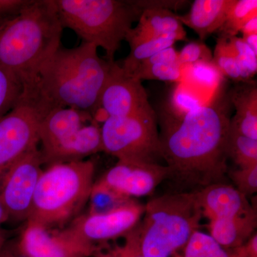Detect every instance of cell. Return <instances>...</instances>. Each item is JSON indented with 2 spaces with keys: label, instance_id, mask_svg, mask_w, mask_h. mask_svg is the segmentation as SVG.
Wrapping results in <instances>:
<instances>
[{
  "label": "cell",
  "instance_id": "ac0fdd59",
  "mask_svg": "<svg viewBox=\"0 0 257 257\" xmlns=\"http://www.w3.org/2000/svg\"><path fill=\"white\" fill-rule=\"evenodd\" d=\"M233 3L234 0H195L189 13L178 15V19L203 41L219 31Z\"/></svg>",
  "mask_w": 257,
  "mask_h": 257
},
{
  "label": "cell",
  "instance_id": "603a6c76",
  "mask_svg": "<svg viewBox=\"0 0 257 257\" xmlns=\"http://www.w3.org/2000/svg\"><path fill=\"white\" fill-rule=\"evenodd\" d=\"M257 16L256 0H234L224 24L219 29L221 37L236 36L243 25Z\"/></svg>",
  "mask_w": 257,
  "mask_h": 257
},
{
  "label": "cell",
  "instance_id": "836d02e7",
  "mask_svg": "<svg viewBox=\"0 0 257 257\" xmlns=\"http://www.w3.org/2000/svg\"><path fill=\"white\" fill-rule=\"evenodd\" d=\"M138 226V225H137ZM137 226L124 235L123 246H118L107 253L109 257H143L140 251L139 235Z\"/></svg>",
  "mask_w": 257,
  "mask_h": 257
},
{
  "label": "cell",
  "instance_id": "9a60e30c",
  "mask_svg": "<svg viewBox=\"0 0 257 257\" xmlns=\"http://www.w3.org/2000/svg\"><path fill=\"white\" fill-rule=\"evenodd\" d=\"M40 152L43 163L48 165L84 160L103 152L101 125L94 119L72 136Z\"/></svg>",
  "mask_w": 257,
  "mask_h": 257
},
{
  "label": "cell",
  "instance_id": "d6986e66",
  "mask_svg": "<svg viewBox=\"0 0 257 257\" xmlns=\"http://www.w3.org/2000/svg\"><path fill=\"white\" fill-rule=\"evenodd\" d=\"M230 101L236 109L231 126L241 135L257 140V87L246 82L229 92Z\"/></svg>",
  "mask_w": 257,
  "mask_h": 257
},
{
  "label": "cell",
  "instance_id": "2e32d148",
  "mask_svg": "<svg viewBox=\"0 0 257 257\" xmlns=\"http://www.w3.org/2000/svg\"><path fill=\"white\" fill-rule=\"evenodd\" d=\"M94 119L89 111L74 108L51 109L42 118L39 128V138L42 145L40 150H48Z\"/></svg>",
  "mask_w": 257,
  "mask_h": 257
},
{
  "label": "cell",
  "instance_id": "8992f818",
  "mask_svg": "<svg viewBox=\"0 0 257 257\" xmlns=\"http://www.w3.org/2000/svg\"><path fill=\"white\" fill-rule=\"evenodd\" d=\"M64 28L72 30L83 42L101 47L106 60L114 62L121 42L143 10L137 1L52 0Z\"/></svg>",
  "mask_w": 257,
  "mask_h": 257
},
{
  "label": "cell",
  "instance_id": "4316f807",
  "mask_svg": "<svg viewBox=\"0 0 257 257\" xmlns=\"http://www.w3.org/2000/svg\"><path fill=\"white\" fill-rule=\"evenodd\" d=\"M212 62L223 76L233 80L241 81L239 64L226 37L220 36L216 40Z\"/></svg>",
  "mask_w": 257,
  "mask_h": 257
},
{
  "label": "cell",
  "instance_id": "8d00e7d4",
  "mask_svg": "<svg viewBox=\"0 0 257 257\" xmlns=\"http://www.w3.org/2000/svg\"><path fill=\"white\" fill-rule=\"evenodd\" d=\"M242 39L246 45L257 55V34L243 36Z\"/></svg>",
  "mask_w": 257,
  "mask_h": 257
},
{
  "label": "cell",
  "instance_id": "7a4b0ae2",
  "mask_svg": "<svg viewBox=\"0 0 257 257\" xmlns=\"http://www.w3.org/2000/svg\"><path fill=\"white\" fill-rule=\"evenodd\" d=\"M97 49L83 42L72 48L61 45L40 69L31 90L24 94L36 99L47 112L74 108L92 114L112 64L101 58Z\"/></svg>",
  "mask_w": 257,
  "mask_h": 257
},
{
  "label": "cell",
  "instance_id": "f546056e",
  "mask_svg": "<svg viewBox=\"0 0 257 257\" xmlns=\"http://www.w3.org/2000/svg\"><path fill=\"white\" fill-rule=\"evenodd\" d=\"M182 67L176 63L156 64L146 68L138 69L133 75L140 80H160L180 82L182 78Z\"/></svg>",
  "mask_w": 257,
  "mask_h": 257
},
{
  "label": "cell",
  "instance_id": "5bb4252c",
  "mask_svg": "<svg viewBox=\"0 0 257 257\" xmlns=\"http://www.w3.org/2000/svg\"><path fill=\"white\" fill-rule=\"evenodd\" d=\"M197 194L203 216L209 221L233 219L256 211L246 196L228 184H212Z\"/></svg>",
  "mask_w": 257,
  "mask_h": 257
},
{
  "label": "cell",
  "instance_id": "4dcf8cb0",
  "mask_svg": "<svg viewBox=\"0 0 257 257\" xmlns=\"http://www.w3.org/2000/svg\"><path fill=\"white\" fill-rule=\"evenodd\" d=\"M188 74L193 82L207 88L218 87L223 77V74L212 61L192 64Z\"/></svg>",
  "mask_w": 257,
  "mask_h": 257
},
{
  "label": "cell",
  "instance_id": "e0dca14e",
  "mask_svg": "<svg viewBox=\"0 0 257 257\" xmlns=\"http://www.w3.org/2000/svg\"><path fill=\"white\" fill-rule=\"evenodd\" d=\"M138 24L128 32L125 40L128 44L175 35L182 41L187 40V32L178 19V15L170 10L148 8L144 10Z\"/></svg>",
  "mask_w": 257,
  "mask_h": 257
},
{
  "label": "cell",
  "instance_id": "83f0119b",
  "mask_svg": "<svg viewBox=\"0 0 257 257\" xmlns=\"http://www.w3.org/2000/svg\"><path fill=\"white\" fill-rule=\"evenodd\" d=\"M23 94L22 84L12 74L0 68V117L20 102Z\"/></svg>",
  "mask_w": 257,
  "mask_h": 257
},
{
  "label": "cell",
  "instance_id": "f35d334b",
  "mask_svg": "<svg viewBox=\"0 0 257 257\" xmlns=\"http://www.w3.org/2000/svg\"><path fill=\"white\" fill-rule=\"evenodd\" d=\"M230 257H251L245 252L244 250L241 246L234 248L231 252H230Z\"/></svg>",
  "mask_w": 257,
  "mask_h": 257
},
{
  "label": "cell",
  "instance_id": "d4e9b609",
  "mask_svg": "<svg viewBox=\"0 0 257 257\" xmlns=\"http://www.w3.org/2000/svg\"><path fill=\"white\" fill-rule=\"evenodd\" d=\"M130 198L125 197L119 193L99 183L94 182L89 196V214H99L110 211L124 204Z\"/></svg>",
  "mask_w": 257,
  "mask_h": 257
},
{
  "label": "cell",
  "instance_id": "e575fe53",
  "mask_svg": "<svg viewBox=\"0 0 257 257\" xmlns=\"http://www.w3.org/2000/svg\"><path fill=\"white\" fill-rule=\"evenodd\" d=\"M178 62V52L175 50L174 46L169 47L165 50L160 51L158 53L155 54L147 60L143 61L141 63L139 64L136 69L134 71L146 68V67H150L156 64L162 63H176Z\"/></svg>",
  "mask_w": 257,
  "mask_h": 257
},
{
  "label": "cell",
  "instance_id": "4fadbf2b",
  "mask_svg": "<svg viewBox=\"0 0 257 257\" xmlns=\"http://www.w3.org/2000/svg\"><path fill=\"white\" fill-rule=\"evenodd\" d=\"M97 248L72 237L64 229H46L28 223L18 243L22 257H89Z\"/></svg>",
  "mask_w": 257,
  "mask_h": 257
},
{
  "label": "cell",
  "instance_id": "ffe728a7",
  "mask_svg": "<svg viewBox=\"0 0 257 257\" xmlns=\"http://www.w3.org/2000/svg\"><path fill=\"white\" fill-rule=\"evenodd\" d=\"M256 226V211L229 219L209 221L210 236L226 249L242 246L253 235Z\"/></svg>",
  "mask_w": 257,
  "mask_h": 257
},
{
  "label": "cell",
  "instance_id": "9c48e42d",
  "mask_svg": "<svg viewBox=\"0 0 257 257\" xmlns=\"http://www.w3.org/2000/svg\"><path fill=\"white\" fill-rule=\"evenodd\" d=\"M43 164L35 147L0 176V196L10 219L28 220Z\"/></svg>",
  "mask_w": 257,
  "mask_h": 257
},
{
  "label": "cell",
  "instance_id": "52a82bcc",
  "mask_svg": "<svg viewBox=\"0 0 257 257\" xmlns=\"http://www.w3.org/2000/svg\"><path fill=\"white\" fill-rule=\"evenodd\" d=\"M103 152L118 160L155 162L162 157L155 111L110 116L101 125Z\"/></svg>",
  "mask_w": 257,
  "mask_h": 257
},
{
  "label": "cell",
  "instance_id": "74e56055",
  "mask_svg": "<svg viewBox=\"0 0 257 257\" xmlns=\"http://www.w3.org/2000/svg\"><path fill=\"white\" fill-rule=\"evenodd\" d=\"M9 220V215H8V211L5 209L4 204H3V200H2L1 196H0V226Z\"/></svg>",
  "mask_w": 257,
  "mask_h": 257
},
{
  "label": "cell",
  "instance_id": "277c9868",
  "mask_svg": "<svg viewBox=\"0 0 257 257\" xmlns=\"http://www.w3.org/2000/svg\"><path fill=\"white\" fill-rule=\"evenodd\" d=\"M94 172L92 160L49 165L39 179L28 223L63 229L89 202Z\"/></svg>",
  "mask_w": 257,
  "mask_h": 257
},
{
  "label": "cell",
  "instance_id": "f1b7e54d",
  "mask_svg": "<svg viewBox=\"0 0 257 257\" xmlns=\"http://www.w3.org/2000/svg\"><path fill=\"white\" fill-rule=\"evenodd\" d=\"M228 41L234 51L239 64L241 81L248 82L257 72V55L243 41L236 36L228 37Z\"/></svg>",
  "mask_w": 257,
  "mask_h": 257
},
{
  "label": "cell",
  "instance_id": "60d3db41",
  "mask_svg": "<svg viewBox=\"0 0 257 257\" xmlns=\"http://www.w3.org/2000/svg\"><path fill=\"white\" fill-rule=\"evenodd\" d=\"M0 257H9V256H8V250H7L5 246L4 248H3V251H2V252L0 253Z\"/></svg>",
  "mask_w": 257,
  "mask_h": 257
},
{
  "label": "cell",
  "instance_id": "8fae6325",
  "mask_svg": "<svg viewBox=\"0 0 257 257\" xmlns=\"http://www.w3.org/2000/svg\"><path fill=\"white\" fill-rule=\"evenodd\" d=\"M145 206L133 199L110 211L87 213L71 222L66 231L84 244L96 248L95 243L124 236L140 223Z\"/></svg>",
  "mask_w": 257,
  "mask_h": 257
},
{
  "label": "cell",
  "instance_id": "7c38bea8",
  "mask_svg": "<svg viewBox=\"0 0 257 257\" xmlns=\"http://www.w3.org/2000/svg\"><path fill=\"white\" fill-rule=\"evenodd\" d=\"M167 166L155 162L118 160L97 181L125 197H143L152 194L157 186L168 179Z\"/></svg>",
  "mask_w": 257,
  "mask_h": 257
},
{
  "label": "cell",
  "instance_id": "d6a6232c",
  "mask_svg": "<svg viewBox=\"0 0 257 257\" xmlns=\"http://www.w3.org/2000/svg\"><path fill=\"white\" fill-rule=\"evenodd\" d=\"M230 176L235 188L246 197L257 192V165L232 171Z\"/></svg>",
  "mask_w": 257,
  "mask_h": 257
},
{
  "label": "cell",
  "instance_id": "ab89813d",
  "mask_svg": "<svg viewBox=\"0 0 257 257\" xmlns=\"http://www.w3.org/2000/svg\"><path fill=\"white\" fill-rule=\"evenodd\" d=\"M5 241H6V234L3 229L0 228V253L5 247Z\"/></svg>",
  "mask_w": 257,
  "mask_h": 257
},
{
  "label": "cell",
  "instance_id": "30bf717a",
  "mask_svg": "<svg viewBox=\"0 0 257 257\" xmlns=\"http://www.w3.org/2000/svg\"><path fill=\"white\" fill-rule=\"evenodd\" d=\"M155 111L142 81L112 62L109 77L92 116L100 125L110 116H127Z\"/></svg>",
  "mask_w": 257,
  "mask_h": 257
},
{
  "label": "cell",
  "instance_id": "1f68e13d",
  "mask_svg": "<svg viewBox=\"0 0 257 257\" xmlns=\"http://www.w3.org/2000/svg\"><path fill=\"white\" fill-rule=\"evenodd\" d=\"M213 54L203 41H192L185 45L178 53V62L182 67L197 62H211Z\"/></svg>",
  "mask_w": 257,
  "mask_h": 257
},
{
  "label": "cell",
  "instance_id": "44dd1931",
  "mask_svg": "<svg viewBox=\"0 0 257 257\" xmlns=\"http://www.w3.org/2000/svg\"><path fill=\"white\" fill-rule=\"evenodd\" d=\"M182 41L181 38L175 35H170L128 44L130 52L123 61L121 67L126 72L133 74L139 64L160 51L174 46L176 42Z\"/></svg>",
  "mask_w": 257,
  "mask_h": 257
},
{
  "label": "cell",
  "instance_id": "484cf974",
  "mask_svg": "<svg viewBox=\"0 0 257 257\" xmlns=\"http://www.w3.org/2000/svg\"><path fill=\"white\" fill-rule=\"evenodd\" d=\"M182 257H230L226 251L209 234L197 231L184 248Z\"/></svg>",
  "mask_w": 257,
  "mask_h": 257
},
{
  "label": "cell",
  "instance_id": "cb8c5ba5",
  "mask_svg": "<svg viewBox=\"0 0 257 257\" xmlns=\"http://www.w3.org/2000/svg\"><path fill=\"white\" fill-rule=\"evenodd\" d=\"M202 105L200 98L197 94L184 84H179L171 94L165 115L174 119H182L190 111Z\"/></svg>",
  "mask_w": 257,
  "mask_h": 257
},
{
  "label": "cell",
  "instance_id": "5b68a950",
  "mask_svg": "<svg viewBox=\"0 0 257 257\" xmlns=\"http://www.w3.org/2000/svg\"><path fill=\"white\" fill-rule=\"evenodd\" d=\"M138 228L143 257H170L188 243L202 219L197 192H177L151 199Z\"/></svg>",
  "mask_w": 257,
  "mask_h": 257
},
{
  "label": "cell",
  "instance_id": "6da1fadb",
  "mask_svg": "<svg viewBox=\"0 0 257 257\" xmlns=\"http://www.w3.org/2000/svg\"><path fill=\"white\" fill-rule=\"evenodd\" d=\"M229 93L219 90L211 101L182 119L164 114L160 135L162 157L168 179L179 192H197L223 183L227 171Z\"/></svg>",
  "mask_w": 257,
  "mask_h": 257
},
{
  "label": "cell",
  "instance_id": "3957f363",
  "mask_svg": "<svg viewBox=\"0 0 257 257\" xmlns=\"http://www.w3.org/2000/svg\"><path fill=\"white\" fill-rule=\"evenodd\" d=\"M64 28L52 0H31L0 25V68L31 90L42 66L60 48Z\"/></svg>",
  "mask_w": 257,
  "mask_h": 257
},
{
  "label": "cell",
  "instance_id": "d590c367",
  "mask_svg": "<svg viewBox=\"0 0 257 257\" xmlns=\"http://www.w3.org/2000/svg\"><path fill=\"white\" fill-rule=\"evenodd\" d=\"M240 32L243 34V36L246 35L257 34V16L250 19L246 23L243 25Z\"/></svg>",
  "mask_w": 257,
  "mask_h": 257
},
{
  "label": "cell",
  "instance_id": "7402d4cb",
  "mask_svg": "<svg viewBox=\"0 0 257 257\" xmlns=\"http://www.w3.org/2000/svg\"><path fill=\"white\" fill-rule=\"evenodd\" d=\"M227 155L239 168L257 165V140L241 135L230 124Z\"/></svg>",
  "mask_w": 257,
  "mask_h": 257
},
{
  "label": "cell",
  "instance_id": "ba28073f",
  "mask_svg": "<svg viewBox=\"0 0 257 257\" xmlns=\"http://www.w3.org/2000/svg\"><path fill=\"white\" fill-rule=\"evenodd\" d=\"M47 111L32 96L0 117V176L40 143L39 128Z\"/></svg>",
  "mask_w": 257,
  "mask_h": 257
}]
</instances>
